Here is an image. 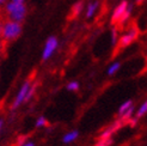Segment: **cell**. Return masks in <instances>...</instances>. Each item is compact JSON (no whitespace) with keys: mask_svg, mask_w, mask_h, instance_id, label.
<instances>
[{"mask_svg":"<svg viewBox=\"0 0 147 146\" xmlns=\"http://www.w3.org/2000/svg\"><path fill=\"white\" fill-rule=\"evenodd\" d=\"M6 12H7V14H9L10 20L20 23V22L25 18L26 7H25L24 3L10 1L9 4H6Z\"/></svg>","mask_w":147,"mask_h":146,"instance_id":"1","label":"cell"},{"mask_svg":"<svg viewBox=\"0 0 147 146\" xmlns=\"http://www.w3.org/2000/svg\"><path fill=\"white\" fill-rule=\"evenodd\" d=\"M22 32V26L20 23L13 20H7L1 25V36L3 39L7 41H12L19 37V35Z\"/></svg>","mask_w":147,"mask_h":146,"instance_id":"2","label":"cell"},{"mask_svg":"<svg viewBox=\"0 0 147 146\" xmlns=\"http://www.w3.org/2000/svg\"><path fill=\"white\" fill-rule=\"evenodd\" d=\"M139 36V30L136 28H131L128 32L124 34L122 37L119 40V43H117V49H123L128 47L129 45H131Z\"/></svg>","mask_w":147,"mask_h":146,"instance_id":"3","label":"cell"},{"mask_svg":"<svg viewBox=\"0 0 147 146\" xmlns=\"http://www.w3.org/2000/svg\"><path fill=\"white\" fill-rule=\"evenodd\" d=\"M30 89H31V85H30V82L28 80V82H25L23 85H22L19 92L17 93V96H16V98H14L13 103H12V109H17L23 102H25L26 96H28L29 91H30Z\"/></svg>","mask_w":147,"mask_h":146,"instance_id":"4","label":"cell"},{"mask_svg":"<svg viewBox=\"0 0 147 146\" xmlns=\"http://www.w3.org/2000/svg\"><path fill=\"white\" fill-rule=\"evenodd\" d=\"M57 47V40L56 37H49L46 42V45H45V49H43V52H42V59L43 60H48L49 57L53 55V53L55 52V49Z\"/></svg>","mask_w":147,"mask_h":146,"instance_id":"5","label":"cell"},{"mask_svg":"<svg viewBox=\"0 0 147 146\" xmlns=\"http://www.w3.org/2000/svg\"><path fill=\"white\" fill-rule=\"evenodd\" d=\"M128 3L126 1V0H123V1L121 4H119L116 6V9L113 13V17H111V23L113 24H116V23H120L121 19L123 18L124 13L127 12V9H128Z\"/></svg>","mask_w":147,"mask_h":146,"instance_id":"6","label":"cell"},{"mask_svg":"<svg viewBox=\"0 0 147 146\" xmlns=\"http://www.w3.org/2000/svg\"><path fill=\"white\" fill-rule=\"evenodd\" d=\"M123 123H126V121H124L123 119H121V118H120L119 120H116L111 126H109V127L104 130V132H103V133L99 135V139H110V137L113 135V133H115L117 129L121 128Z\"/></svg>","mask_w":147,"mask_h":146,"instance_id":"7","label":"cell"},{"mask_svg":"<svg viewBox=\"0 0 147 146\" xmlns=\"http://www.w3.org/2000/svg\"><path fill=\"white\" fill-rule=\"evenodd\" d=\"M78 135H79V133L77 132V130H72V132H68L67 134H65V135H63V139H62V141H63L65 144L72 143V141H74V140L77 139Z\"/></svg>","mask_w":147,"mask_h":146,"instance_id":"8","label":"cell"},{"mask_svg":"<svg viewBox=\"0 0 147 146\" xmlns=\"http://www.w3.org/2000/svg\"><path fill=\"white\" fill-rule=\"evenodd\" d=\"M130 108H133V102H131L130 99H129V101H126V102H124V103H122L121 107L119 108V115H120V116L124 115Z\"/></svg>","mask_w":147,"mask_h":146,"instance_id":"9","label":"cell"},{"mask_svg":"<svg viewBox=\"0 0 147 146\" xmlns=\"http://www.w3.org/2000/svg\"><path fill=\"white\" fill-rule=\"evenodd\" d=\"M97 7H98V3H97V1H94V3H92V4H90L89 6H87V11H86V17H87V18H91V17L93 16V13L96 12Z\"/></svg>","mask_w":147,"mask_h":146,"instance_id":"10","label":"cell"},{"mask_svg":"<svg viewBox=\"0 0 147 146\" xmlns=\"http://www.w3.org/2000/svg\"><path fill=\"white\" fill-rule=\"evenodd\" d=\"M145 114H147V99L141 104V107L139 108V110H138V113H136V115H135V118L139 120L140 118H142Z\"/></svg>","mask_w":147,"mask_h":146,"instance_id":"11","label":"cell"},{"mask_svg":"<svg viewBox=\"0 0 147 146\" xmlns=\"http://www.w3.org/2000/svg\"><path fill=\"white\" fill-rule=\"evenodd\" d=\"M120 66H121L120 62H114V64L111 65V66L109 67V70H108V74H109V76H113L114 73H116L117 71H119Z\"/></svg>","mask_w":147,"mask_h":146,"instance_id":"12","label":"cell"},{"mask_svg":"<svg viewBox=\"0 0 147 146\" xmlns=\"http://www.w3.org/2000/svg\"><path fill=\"white\" fill-rule=\"evenodd\" d=\"M111 143H113L111 139H99V141L94 146H110Z\"/></svg>","mask_w":147,"mask_h":146,"instance_id":"13","label":"cell"},{"mask_svg":"<svg viewBox=\"0 0 147 146\" xmlns=\"http://www.w3.org/2000/svg\"><path fill=\"white\" fill-rule=\"evenodd\" d=\"M78 89H79V84L77 82H71L67 85V90H69V91H77Z\"/></svg>","mask_w":147,"mask_h":146,"instance_id":"14","label":"cell"},{"mask_svg":"<svg viewBox=\"0 0 147 146\" xmlns=\"http://www.w3.org/2000/svg\"><path fill=\"white\" fill-rule=\"evenodd\" d=\"M47 123L45 116H40V118L37 119V121H36V127H43Z\"/></svg>","mask_w":147,"mask_h":146,"instance_id":"15","label":"cell"},{"mask_svg":"<svg viewBox=\"0 0 147 146\" xmlns=\"http://www.w3.org/2000/svg\"><path fill=\"white\" fill-rule=\"evenodd\" d=\"M82 9H83V3H82V1L78 3V4H76V5H74V7H73V11H74V14H78L80 11H82Z\"/></svg>","mask_w":147,"mask_h":146,"instance_id":"16","label":"cell"},{"mask_svg":"<svg viewBox=\"0 0 147 146\" xmlns=\"http://www.w3.org/2000/svg\"><path fill=\"white\" fill-rule=\"evenodd\" d=\"M116 41H117V36H116V29H114V30H113V32H111V43H113V45H115V43H116Z\"/></svg>","mask_w":147,"mask_h":146,"instance_id":"17","label":"cell"},{"mask_svg":"<svg viewBox=\"0 0 147 146\" xmlns=\"http://www.w3.org/2000/svg\"><path fill=\"white\" fill-rule=\"evenodd\" d=\"M22 146H35V145H34L32 143H26V144H23Z\"/></svg>","mask_w":147,"mask_h":146,"instance_id":"18","label":"cell"},{"mask_svg":"<svg viewBox=\"0 0 147 146\" xmlns=\"http://www.w3.org/2000/svg\"><path fill=\"white\" fill-rule=\"evenodd\" d=\"M12 1H17V3H23L24 0H12Z\"/></svg>","mask_w":147,"mask_h":146,"instance_id":"19","label":"cell"},{"mask_svg":"<svg viewBox=\"0 0 147 146\" xmlns=\"http://www.w3.org/2000/svg\"><path fill=\"white\" fill-rule=\"evenodd\" d=\"M5 1H6V0H0V3H1V4H4Z\"/></svg>","mask_w":147,"mask_h":146,"instance_id":"20","label":"cell"}]
</instances>
